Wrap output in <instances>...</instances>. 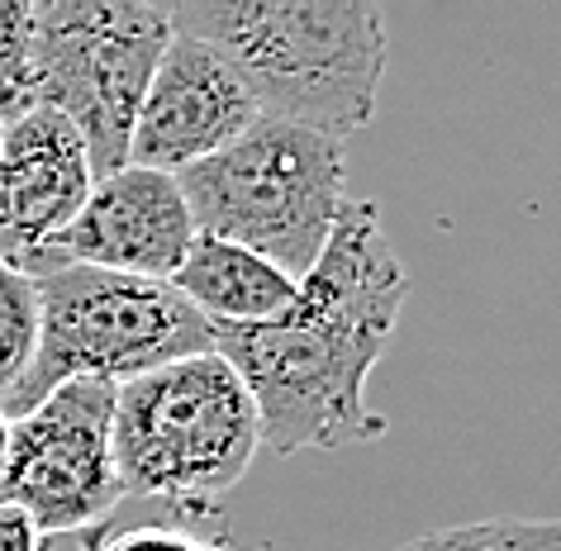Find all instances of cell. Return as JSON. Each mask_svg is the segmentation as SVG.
Returning a JSON list of instances; mask_svg holds the SVG:
<instances>
[{
    "label": "cell",
    "mask_w": 561,
    "mask_h": 551,
    "mask_svg": "<svg viewBox=\"0 0 561 551\" xmlns=\"http://www.w3.org/2000/svg\"><path fill=\"white\" fill-rule=\"evenodd\" d=\"M38 337L30 371L0 400L10 423L44 404L67 380H105L124 386L158 366L215 352V323L172 280H144L95 266H58L34 280Z\"/></svg>",
    "instance_id": "4"
},
{
    "label": "cell",
    "mask_w": 561,
    "mask_h": 551,
    "mask_svg": "<svg viewBox=\"0 0 561 551\" xmlns=\"http://www.w3.org/2000/svg\"><path fill=\"white\" fill-rule=\"evenodd\" d=\"M167 44L162 5L34 0V101L81 134L95 181L129 167L134 119Z\"/></svg>",
    "instance_id": "6"
},
{
    "label": "cell",
    "mask_w": 561,
    "mask_h": 551,
    "mask_svg": "<svg viewBox=\"0 0 561 551\" xmlns=\"http://www.w3.org/2000/svg\"><path fill=\"white\" fill-rule=\"evenodd\" d=\"M191 243L195 223L176 176L148 172V167H119L95 181L77 219L48 248L44 276L58 266H95V272L172 280Z\"/></svg>",
    "instance_id": "8"
},
{
    "label": "cell",
    "mask_w": 561,
    "mask_h": 551,
    "mask_svg": "<svg viewBox=\"0 0 561 551\" xmlns=\"http://www.w3.org/2000/svg\"><path fill=\"white\" fill-rule=\"evenodd\" d=\"M167 20L229 67L262 119L343 144L376 115L386 15L371 0H191Z\"/></svg>",
    "instance_id": "2"
},
{
    "label": "cell",
    "mask_w": 561,
    "mask_h": 551,
    "mask_svg": "<svg viewBox=\"0 0 561 551\" xmlns=\"http://www.w3.org/2000/svg\"><path fill=\"white\" fill-rule=\"evenodd\" d=\"M34 101V0H0V129Z\"/></svg>",
    "instance_id": "13"
},
{
    "label": "cell",
    "mask_w": 561,
    "mask_h": 551,
    "mask_svg": "<svg viewBox=\"0 0 561 551\" xmlns=\"http://www.w3.org/2000/svg\"><path fill=\"white\" fill-rule=\"evenodd\" d=\"M396 551H561V518H481L419 532Z\"/></svg>",
    "instance_id": "12"
},
{
    "label": "cell",
    "mask_w": 561,
    "mask_h": 551,
    "mask_svg": "<svg viewBox=\"0 0 561 551\" xmlns=\"http://www.w3.org/2000/svg\"><path fill=\"white\" fill-rule=\"evenodd\" d=\"M38 337V295L34 280L0 266V400L20 386V376L30 371Z\"/></svg>",
    "instance_id": "14"
},
{
    "label": "cell",
    "mask_w": 561,
    "mask_h": 551,
    "mask_svg": "<svg viewBox=\"0 0 561 551\" xmlns=\"http://www.w3.org/2000/svg\"><path fill=\"white\" fill-rule=\"evenodd\" d=\"M172 290L191 300L209 323H272L296 305L300 280H290L257 252L224 243V238L195 233L191 252L172 272Z\"/></svg>",
    "instance_id": "11"
},
{
    "label": "cell",
    "mask_w": 561,
    "mask_h": 551,
    "mask_svg": "<svg viewBox=\"0 0 561 551\" xmlns=\"http://www.w3.org/2000/svg\"><path fill=\"white\" fill-rule=\"evenodd\" d=\"M95 186L81 134L58 110H30L0 129V266L38 280L48 248Z\"/></svg>",
    "instance_id": "9"
},
{
    "label": "cell",
    "mask_w": 561,
    "mask_h": 551,
    "mask_svg": "<svg viewBox=\"0 0 561 551\" xmlns=\"http://www.w3.org/2000/svg\"><path fill=\"white\" fill-rule=\"evenodd\" d=\"M115 390L105 380H67L10 423L0 504H15L44 537L91 532L115 518L124 485L110 451Z\"/></svg>",
    "instance_id": "7"
},
{
    "label": "cell",
    "mask_w": 561,
    "mask_h": 551,
    "mask_svg": "<svg viewBox=\"0 0 561 551\" xmlns=\"http://www.w3.org/2000/svg\"><path fill=\"white\" fill-rule=\"evenodd\" d=\"M48 537L34 528V518L15 504H0V551H44Z\"/></svg>",
    "instance_id": "16"
},
{
    "label": "cell",
    "mask_w": 561,
    "mask_h": 551,
    "mask_svg": "<svg viewBox=\"0 0 561 551\" xmlns=\"http://www.w3.org/2000/svg\"><path fill=\"white\" fill-rule=\"evenodd\" d=\"M77 537H81V551H224L186 528H172V523H134V528L101 523V528L77 532Z\"/></svg>",
    "instance_id": "15"
},
{
    "label": "cell",
    "mask_w": 561,
    "mask_h": 551,
    "mask_svg": "<svg viewBox=\"0 0 561 551\" xmlns=\"http://www.w3.org/2000/svg\"><path fill=\"white\" fill-rule=\"evenodd\" d=\"M195 233L224 238L305 280L347 200L343 144L280 119H257L215 158L176 176Z\"/></svg>",
    "instance_id": "5"
},
{
    "label": "cell",
    "mask_w": 561,
    "mask_h": 551,
    "mask_svg": "<svg viewBox=\"0 0 561 551\" xmlns=\"http://www.w3.org/2000/svg\"><path fill=\"white\" fill-rule=\"evenodd\" d=\"M410 276L381 229V209L347 195L296 305L272 323H215V352L257 409L272 457L343 451L386 437L390 418L367 404V376L400 323Z\"/></svg>",
    "instance_id": "1"
},
{
    "label": "cell",
    "mask_w": 561,
    "mask_h": 551,
    "mask_svg": "<svg viewBox=\"0 0 561 551\" xmlns=\"http://www.w3.org/2000/svg\"><path fill=\"white\" fill-rule=\"evenodd\" d=\"M5 457H10V418L0 414V471H5Z\"/></svg>",
    "instance_id": "17"
},
{
    "label": "cell",
    "mask_w": 561,
    "mask_h": 551,
    "mask_svg": "<svg viewBox=\"0 0 561 551\" xmlns=\"http://www.w3.org/2000/svg\"><path fill=\"white\" fill-rule=\"evenodd\" d=\"M257 409L219 352L158 366L115 390L110 451L124 500L205 518L257 457Z\"/></svg>",
    "instance_id": "3"
},
{
    "label": "cell",
    "mask_w": 561,
    "mask_h": 551,
    "mask_svg": "<svg viewBox=\"0 0 561 551\" xmlns=\"http://www.w3.org/2000/svg\"><path fill=\"white\" fill-rule=\"evenodd\" d=\"M257 119V105L248 101L229 67L191 34L172 30V44L158 58L144 110L134 119L129 167L181 176L186 167L238 144Z\"/></svg>",
    "instance_id": "10"
}]
</instances>
